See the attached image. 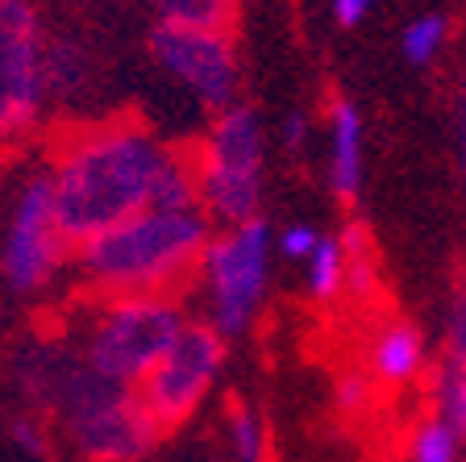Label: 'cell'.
Segmentation results:
<instances>
[{
  "instance_id": "obj_1",
  "label": "cell",
  "mask_w": 466,
  "mask_h": 462,
  "mask_svg": "<svg viewBox=\"0 0 466 462\" xmlns=\"http://www.w3.org/2000/svg\"><path fill=\"white\" fill-rule=\"evenodd\" d=\"M171 159L175 146L134 117H113L58 138L46 171L67 238L84 246L96 233L150 209Z\"/></svg>"
},
{
  "instance_id": "obj_2",
  "label": "cell",
  "mask_w": 466,
  "mask_h": 462,
  "mask_svg": "<svg viewBox=\"0 0 466 462\" xmlns=\"http://www.w3.org/2000/svg\"><path fill=\"white\" fill-rule=\"evenodd\" d=\"M21 387L34 405H42V413L55 416L71 450L87 462L142 458L163 429L142 405V395L96 375L76 342H34L21 358Z\"/></svg>"
},
{
  "instance_id": "obj_3",
  "label": "cell",
  "mask_w": 466,
  "mask_h": 462,
  "mask_svg": "<svg viewBox=\"0 0 466 462\" xmlns=\"http://www.w3.org/2000/svg\"><path fill=\"white\" fill-rule=\"evenodd\" d=\"M213 238H217L213 221H208L204 209L192 212L142 209L129 221L76 246L71 275L96 300H126V296L175 300L192 283V275H200L204 251H208Z\"/></svg>"
},
{
  "instance_id": "obj_4",
  "label": "cell",
  "mask_w": 466,
  "mask_h": 462,
  "mask_svg": "<svg viewBox=\"0 0 466 462\" xmlns=\"http://www.w3.org/2000/svg\"><path fill=\"white\" fill-rule=\"evenodd\" d=\"M187 317L179 300L167 296H126L100 300L92 308L87 325L79 329L76 346L87 358V366L105 375L108 384L142 387L146 375L163 363V354L184 334Z\"/></svg>"
},
{
  "instance_id": "obj_5",
  "label": "cell",
  "mask_w": 466,
  "mask_h": 462,
  "mask_svg": "<svg viewBox=\"0 0 466 462\" xmlns=\"http://www.w3.org/2000/svg\"><path fill=\"white\" fill-rule=\"evenodd\" d=\"M267 142L254 108L233 105L213 117V126L196 146V175H200V209L213 225L238 230L258 221L262 180H267Z\"/></svg>"
},
{
  "instance_id": "obj_6",
  "label": "cell",
  "mask_w": 466,
  "mask_h": 462,
  "mask_svg": "<svg viewBox=\"0 0 466 462\" xmlns=\"http://www.w3.org/2000/svg\"><path fill=\"white\" fill-rule=\"evenodd\" d=\"M271 254L275 238L262 217L238 230H221L208 241L200 262V288L208 304V325L221 337H242L254 325L271 283Z\"/></svg>"
},
{
  "instance_id": "obj_7",
  "label": "cell",
  "mask_w": 466,
  "mask_h": 462,
  "mask_svg": "<svg viewBox=\"0 0 466 462\" xmlns=\"http://www.w3.org/2000/svg\"><path fill=\"white\" fill-rule=\"evenodd\" d=\"M76 259V241L58 221L55 183L46 167H34L13 192L5 225V283L17 296H38Z\"/></svg>"
},
{
  "instance_id": "obj_8",
  "label": "cell",
  "mask_w": 466,
  "mask_h": 462,
  "mask_svg": "<svg viewBox=\"0 0 466 462\" xmlns=\"http://www.w3.org/2000/svg\"><path fill=\"white\" fill-rule=\"evenodd\" d=\"M50 92V42L42 38L29 0L0 5V121L5 134H21L38 121Z\"/></svg>"
},
{
  "instance_id": "obj_9",
  "label": "cell",
  "mask_w": 466,
  "mask_h": 462,
  "mask_svg": "<svg viewBox=\"0 0 466 462\" xmlns=\"http://www.w3.org/2000/svg\"><path fill=\"white\" fill-rule=\"evenodd\" d=\"M150 58L175 87H184L204 113L217 117L238 105V55H233L229 34L155 26Z\"/></svg>"
},
{
  "instance_id": "obj_10",
  "label": "cell",
  "mask_w": 466,
  "mask_h": 462,
  "mask_svg": "<svg viewBox=\"0 0 466 462\" xmlns=\"http://www.w3.org/2000/svg\"><path fill=\"white\" fill-rule=\"evenodd\" d=\"M221 363H225V337L213 325H204V321H187L184 334L175 337V346L163 354V363L137 387V395L150 408V416L163 429H171V425L187 421L196 413V405L213 387Z\"/></svg>"
},
{
  "instance_id": "obj_11",
  "label": "cell",
  "mask_w": 466,
  "mask_h": 462,
  "mask_svg": "<svg viewBox=\"0 0 466 462\" xmlns=\"http://www.w3.org/2000/svg\"><path fill=\"white\" fill-rule=\"evenodd\" d=\"M367 167V129L354 100H333L329 108V183L341 200L359 196Z\"/></svg>"
},
{
  "instance_id": "obj_12",
  "label": "cell",
  "mask_w": 466,
  "mask_h": 462,
  "mask_svg": "<svg viewBox=\"0 0 466 462\" xmlns=\"http://www.w3.org/2000/svg\"><path fill=\"white\" fill-rule=\"evenodd\" d=\"M425 366V337L412 325L396 321V325H383L370 346V371L388 384H408V379L420 375Z\"/></svg>"
},
{
  "instance_id": "obj_13",
  "label": "cell",
  "mask_w": 466,
  "mask_h": 462,
  "mask_svg": "<svg viewBox=\"0 0 466 462\" xmlns=\"http://www.w3.org/2000/svg\"><path fill=\"white\" fill-rule=\"evenodd\" d=\"M158 13V26H184L225 34L238 17V0H150Z\"/></svg>"
},
{
  "instance_id": "obj_14",
  "label": "cell",
  "mask_w": 466,
  "mask_h": 462,
  "mask_svg": "<svg viewBox=\"0 0 466 462\" xmlns=\"http://www.w3.org/2000/svg\"><path fill=\"white\" fill-rule=\"evenodd\" d=\"M350 283V254L341 238H325L309 259V292L312 300H333Z\"/></svg>"
},
{
  "instance_id": "obj_15",
  "label": "cell",
  "mask_w": 466,
  "mask_h": 462,
  "mask_svg": "<svg viewBox=\"0 0 466 462\" xmlns=\"http://www.w3.org/2000/svg\"><path fill=\"white\" fill-rule=\"evenodd\" d=\"M441 46H446V17H437V13H425V17L408 21V29L400 34V50H404V58L412 67L433 63Z\"/></svg>"
},
{
  "instance_id": "obj_16",
  "label": "cell",
  "mask_w": 466,
  "mask_h": 462,
  "mask_svg": "<svg viewBox=\"0 0 466 462\" xmlns=\"http://www.w3.org/2000/svg\"><path fill=\"white\" fill-rule=\"evenodd\" d=\"M225 434H229V450L238 462H262L267 458V429H262V416L254 408H233L229 421H225Z\"/></svg>"
},
{
  "instance_id": "obj_17",
  "label": "cell",
  "mask_w": 466,
  "mask_h": 462,
  "mask_svg": "<svg viewBox=\"0 0 466 462\" xmlns=\"http://www.w3.org/2000/svg\"><path fill=\"white\" fill-rule=\"evenodd\" d=\"M458 442L462 434L450 421H425L412 437V462H458Z\"/></svg>"
},
{
  "instance_id": "obj_18",
  "label": "cell",
  "mask_w": 466,
  "mask_h": 462,
  "mask_svg": "<svg viewBox=\"0 0 466 462\" xmlns=\"http://www.w3.org/2000/svg\"><path fill=\"white\" fill-rule=\"evenodd\" d=\"M437 400H441V421H450L466 437V363H450L437 384Z\"/></svg>"
},
{
  "instance_id": "obj_19",
  "label": "cell",
  "mask_w": 466,
  "mask_h": 462,
  "mask_svg": "<svg viewBox=\"0 0 466 462\" xmlns=\"http://www.w3.org/2000/svg\"><path fill=\"white\" fill-rule=\"evenodd\" d=\"M446 346L454 363H466V271L458 275L454 296H450L446 308Z\"/></svg>"
},
{
  "instance_id": "obj_20",
  "label": "cell",
  "mask_w": 466,
  "mask_h": 462,
  "mask_svg": "<svg viewBox=\"0 0 466 462\" xmlns=\"http://www.w3.org/2000/svg\"><path fill=\"white\" fill-rule=\"evenodd\" d=\"M320 241H325V238H317V230H312V225H291V230L279 233V241H275V246H279L283 259L304 262V267H309V259L317 254Z\"/></svg>"
},
{
  "instance_id": "obj_21",
  "label": "cell",
  "mask_w": 466,
  "mask_h": 462,
  "mask_svg": "<svg viewBox=\"0 0 466 462\" xmlns=\"http://www.w3.org/2000/svg\"><path fill=\"white\" fill-rule=\"evenodd\" d=\"M367 395H370V387H367V379H362L359 371H350V375L338 379V405L346 408V413H354V408L367 405Z\"/></svg>"
},
{
  "instance_id": "obj_22",
  "label": "cell",
  "mask_w": 466,
  "mask_h": 462,
  "mask_svg": "<svg viewBox=\"0 0 466 462\" xmlns=\"http://www.w3.org/2000/svg\"><path fill=\"white\" fill-rule=\"evenodd\" d=\"M13 442H17L21 450H29V454H46V434H42V425L34 421V416L13 421Z\"/></svg>"
},
{
  "instance_id": "obj_23",
  "label": "cell",
  "mask_w": 466,
  "mask_h": 462,
  "mask_svg": "<svg viewBox=\"0 0 466 462\" xmlns=\"http://www.w3.org/2000/svg\"><path fill=\"white\" fill-rule=\"evenodd\" d=\"M370 13V0H333V21L338 26H359Z\"/></svg>"
},
{
  "instance_id": "obj_24",
  "label": "cell",
  "mask_w": 466,
  "mask_h": 462,
  "mask_svg": "<svg viewBox=\"0 0 466 462\" xmlns=\"http://www.w3.org/2000/svg\"><path fill=\"white\" fill-rule=\"evenodd\" d=\"M454 150H458V171H462V188H466V92L454 113Z\"/></svg>"
},
{
  "instance_id": "obj_25",
  "label": "cell",
  "mask_w": 466,
  "mask_h": 462,
  "mask_svg": "<svg viewBox=\"0 0 466 462\" xmlns=\"http://www.w3.org/2000/svg\"><path fill=\"white\" fill-rule=\"evenodd\" d=\"M304 129H309L304 113H288V117H283V142H288V146H300L304 142Z\"/></svg>"
}]
</instances>
